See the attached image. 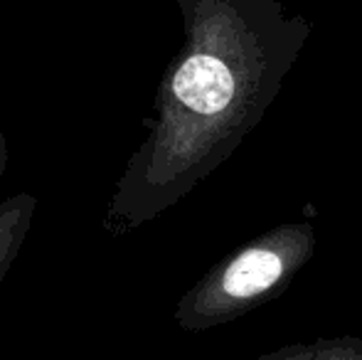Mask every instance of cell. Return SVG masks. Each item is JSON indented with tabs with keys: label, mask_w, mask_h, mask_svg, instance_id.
Here are the masks:
<instances>
[{
	"label": "cell",
	"mask_w": 362,
	"mask_h": 360,
	"mask_svg": "<svg viewBox=\"0 0 362 360\" xmlns=\"http://www.w3.org/2000/svg\"><path fill=\"white\" fill-rule=\"evenodd\" d=\"M177 5L185 40L101 217L114 237L160 217L227 163L279 96L308 37V23L288 15L281 0Z\"/></svg>",
	"instance_id": "cell-1"
},
{
	"label": "cell",
	"mask_w": 362,
	"mask_h": 360,
	"mask_svg": "<svg viewBox=\"0 0 362 360\" xmlns=\"http://www.w3.org/2000/svg\"><path fill=\"white\" fill-rule=\"evenodd\" d=\"M318 247L315 225L296 220L274 225L217 262L180 296L173 321L185 333L232 323L279 298Z\"/></svg>",
	"instance_id": "cell-2"
},
{
	"label": "cell",
	"mask_w": 362,
	"mask_h": 360,
	"mask_svg": "<svg viewBox=\"0 0 362 360\" xmlns=\"http://www.w3.org/2000/svg\"><path fill=\"white\" fill-rule=\"evenodd\" d=\"M37 205L40 200L30 192H15L0 200V284L23 250Z\"/></svg>",
	"instance_id": "cell-3"
},
{
	"label": "cell",
	"mask_w": 362,
	"mask_h": 360,
	"mask_svg": "<svg viewBox=\"0 0 362 360\" xmlns=\"http://www.w3.org/2000/svg\"><path fill=\"white\" fill-rule=\"evenodd\" d=\"M249 360H362V336H333L288 343Z\"/></svg>",
	"instance_id": "cell-4"
},
{
	"label": "cell",
	"mask_w": 362,
	"mask_h": 360,
	"mask_svg": "<svg viewBox=\"0 0 362 360\" xmlns=\"http://www.w3.org/2000/svg\"><path fill=\"white\" fill-rule=\"evenodd\" d=\"M5 168H8V144H5V136L0 131V180L5 175Z\"/></svg>",
	"instance_id": "cell-5"
}]
</instances>
